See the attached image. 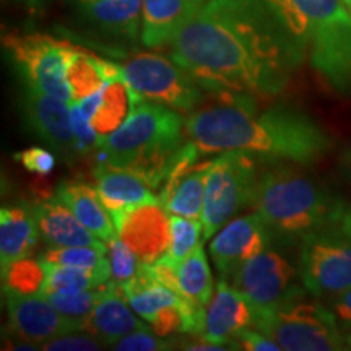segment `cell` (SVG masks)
<instances>
[{
    "label": "cell",
    "instance_id": "obj_1",
    "mask_svg": "<svg viewBox=\"0 0 351 351\" xmlns=\"http://www.w3.org/2000/svg\"><path fill=\"white\" fill-rule=\"evenodd\" d=\"M168 46L202 88L230 96L282 93L307 56L263 0H208Z\"/></svg>",
    "mask_w": 351,
    "mask_h": 351
},
{
    "label": "cell",
    "instance_id": "obj_2",
    "mask_svg": "<svg viewBox=\"0 0 351 351\" xmlns=\"http://www.w3.org/2000/svg\"><path fill=\"white\" fill-rule=\"evenodd\" d=\"M187 137L204 153L245 152L262 161L313 165L332 150L330 135L309 114L285 104L258 112L251 96L236 104L194 112L184 122Z\"/></svg>",
    "mask_w": 351,
    "mask_h": 351
},
{
    "label": "cell",
    "instance_id": "obj_3",
    "mask_svg": "<svg viewBox=\"0 0 351 351\" xmlns=\"http://www.w3.org/2000/svg\"><path fill=\"white\" fill-rule=\"evenodd\" d=\"M261 165L249 207L263 218L276 243L289 245L306 236L340 225L348 205L326 182L295 163Z\"/></svg>",
    "mask_w": 351,
    "mask_h": 351
},
{
    "label": "cell",
    "instance_id": "obj_4",
    "mask_svg": "<svg viewBox=\"0 0 351 351\" xmlns=\"http://www.w3.org/2000/svg\"><path fill=\"white\" fill-rule=\"evenodd\" d=\"M184 122L173 108L140 101L119 129L99 140V161L143 176L160 192L171 161L182 147Z\"/></svg>",
    "mask_w": 351,
    "mask_h": 351
},
{
    "label": "cell",
    "instance_id": "obj_5",
    "mask_svg": "<svg viewBox=\"0 0 351 351\" xmlns=\"http://www.w3.org/2000/svg\"><path fill=\"white\" fill-rule=\"evenodd\" d=\"M309 62L335 93L351 95V12L343 0H295Z\"/></svg>",
    "mask_w": 351,
    "mask_h": 351
},
{
    "label": "cell",
    "instance_id": "obj_6",
    "mask_svg": "<svg viewBox=\"0 0 351 351\" xmlns=\"http://www.w3.org/2000/svg\"><path fill=\"white\" fill-rule=\"evenodd\" d=\"M309 295V293H307ZM302 295L271 309L254 311V327L288 351L345 350V333L332 309Z\"/></svg>",
    "mask_w": 351,
    "mask_h": 351
},
{
    "label": "cell",
    "instance_id": "obj_7",
    "mask_svg": "<svg viewBox=\"0 0 351 351\" xmlns=\"http://www.w3.org/2000/svg\"><path fill=\"white\" fill-rule=\"evenodd\" d=\"M258 168L257 156L238 150L223 152L210 163L202 243L217 234L239 210L249 207Z\"/></svg>",
    "mask_w": 351,
    "mask_h": 351
},
{
    "label": "cell",
    "instance_id": "obj_8",
    "mask_svg": "<svg viewBox=\"0 0 351 351\" xmlns=\"http://www.w3.org/2000/svg\"><path fill=\"white\" fill-rule=\"evenodd\" d=\"M298 265L309 296L335 300L351 288V238L339 225L306 236Z\"/></svg>",
    "mask_w": 351,
    "mask_h": 351
},
{
    "label": "cell",
    "instance_id": "obj_9",
    "mask_svg": "<svg viewBox=\"0 0 351 351\" xmlns=\"http://www.w3.org/2000/svg\"><path fill=\"white\" fill-rule=\"evenodd\" d=\"M3 49L23 78L25 86L72 104L67 83V54L70 43L44 33H5Z\"/></svg>",
    "mask_w": 351,
    "mask_h": 351
},
{
    "label": "cell",
    "instance_id": "obj_10",
    "mask_svg": "<svg viewBox=\"0 0 351 351\" xmlns=\"http://www.w3.org/2000/svg\"><path fill=\"white\" fill-rule=\"evenodd\" d=\"M124 77L134 93L145 101H155L176 109L194 111L202 91L194 78L173 59L153 52H132L121 62Z\"/></svg>",
    "mask_w": 351,
    "mask_h": 351
},
{
    "label": "cell",
    "instance_id": "obj_11",
    "mask_svg": "<svg viewBox=\"0 0 351 351\" xmlns=\"http://www.w3.org/2000/svg\"><path fill=\"white\" fill-rule=\"evenodd\" d=\"M230 280L251 302L254 311L271 309L307 295L301 282L300 265L274 245L249 258Z\"/></svg>",
    "mask_w": 351,
    "mask_h": 351
},
{
    "label": "cell",
    "instance_id": "obj_12",
    "mask_svg": "<svg viewBox=\"0 0 351 351\" xmlns=\"http://www.w3.org/2000/svg\"><path fill=\"white\" fill-rule=\"evenodd\" d=\"M116 234L137 254L140 262L153 263L171 245V213L160 202L134 205L112 212Z\"/></svg>",
    "mask_w": 351,
    "mask_h": 351
},
{
    "label": "cell",
    "instance_id": "obj_13",
    "mask_svg": "<svg viewBox=\"0 0 351 351\" xmlns=\"http://www.w3.org/2000/svg\"><path fill=\"white\" fill-rule=\"evenodd\" d=\"M276 243L270 228L257 212L228 221L210 243V256L219 278H231L249 258Z\"/></svg>",
    "mask_w": 351,
    "mask_h": 351
},
{
    "label": "cell",
    "instance_id": "obj_14",
    "mask_svg": "<svg viewBox=\"0 0 351 351\" xmlns=\"http://www.w3.org/2000/svg\"><path fill=\"white\" fill-rule=\"evenodd\" d=\"M21 112L29 129L57 155L72 161L77 155H82L70 122L69 103L43 93L36 88L25 86L21 95Z\"/></svg>",
    "mask_w": 351,
    "mask_h": 351
},
{
    "label": "cell",
    "instance_id": "obj_15",
    "mask_svg": "<svg viewBox=\"0 0 351 351\" xmlns=\"http://www.w3.org/2000/svg\"><path fill=\"white\" fill-rule=\"evenodd\" d=\"M5 298L10 330L20 340L36 343L39 348L44 341L82 328L60 314L46 296L5 293Z\"/></svg>",
    "mask_w": 351,
    "mask_h": 351
},
{
    "label": "cell",
    "instance_id": "obj_16",
    "mask_svg": "<svg viewBox=\"0 0 351 351\" xmlns=\"http://www.w3.org/2000/svg\"><path fill=\"white\" fill-rule=\"evenodd\" d=\"M254 326V309L251 302L245 300L228 280L219 278L217 291L207 306L205 327L202 339L218 345H228L231 350L236 333Z\"/></svg>",
    "mask_w": 351,
    "mask_h": 351
},
{
    "label": "cell",
    "instance_id": "obj_17",
    "mask_svg": "<svg viewBox=\"0 0 351 351\" xmlns=\"http://www.w3.org/2000/svg\"><path fill=\"white\" fill-rule=\"evenodd\" d=\"M75 5L82 20L108 38L135 41L142 33L143 0H88Z\"/></svg>",
    "mask_w": 351,
    "mask_h": 351
},
{
    "label": "cell",
    "instance_id": "obj_18",
    "mask_svg": "<svg viewBox=\"0 0 351 351\" xmlns=\"http://www.w3.org/2000/svg\"><path fill=\"white\" fill-rule=\"evenodd\" d=\"M129 306L122 289L112 280H109L106 293L96 302L95 309L83 322L82 328L93 333L108 346H112L127 333L147 327L138 319L140 315Z\"/></svg>",
    "mask_w": 351,
    "mask_h": 351
},
{
    "label": "cell",
    "instance_id": "obj_19",
    "mask_svg": "<svg viewBox=\"0 0 351 351\" xmlns=\"http://www.w3.org/2000/svg\"><path fill=\"white\" fill-rule=\"evenodd\" d=\"M34 210H36L41 238L47 244L54 247H69V245L108 247V243L88 230L57 195L39 202L34 205Z\"/></svg>",
    "mask_w": 351,
    "mask_h": 351
},
{
    "label": "cell",
    "instance_id": "obj_20",
    "mask_svg": "<svg viewBox=\"0 0 351 351\" xmlns=\"http://www.w3.org/2000/svg\"><path fill=\"white\" fill-rule=\"evenodd\" d=\"M93 176L96 191L111 213L134 205L160 202V197L153 191L150 182L134 171L98 161Z\"/></svg>",
    "mask_w": 351,
    "mask_h": 351
},
{
    "label": "cell",
    "instance_id": "obj_21",
    "mask_svg": "<svg viewBox=\"0 0 351 351\" xmlns=\"http://www.w3.org/2000/svg\"><path fill=\"white\" fill-rule=\"evenodd\" d=\"M208 0H143L142 39L147 47L168 46L176 33L187 23Z\"/></svg>",
    "mask_w": 351,
    "mask_h": 351
},
{
    "label": "cell",
    "instance_id": "obj_22",
    "mask_svg": "<svg viewBox=\"0 0 351 351\" xmlns=\"http://www.w3.org/2000/svg\"><path fill=\"white\" fill-rule=\"evenodd\" d=\"M39 236L36 210L33 205H3L0 210V263L7 265L33 252Z\"/></svg>",
    "mask_w": 351,
    "mask_h": 351
},
{
    "label": "cell",
    "instance_id": "obj_23",
    "mask_svg": "<svg viewBox=\"0 0 351 351\" xmlns=\"http://www.w3.org/2000/svg\"><path fill=\"white\" fill-rule=\"evenodd\" d=\"M121 75H124L121 64L101 59L70 43L67 54V83L72 104L80 103L88 96L98 93L108 80Z\"/></svg>",
    "mask_w": 351,
    "mask_h": 351
},
{
    "label": "cell",
    "instance_id": "obj_24",
    "mask_svg": "<svg viewBox=\"0 0 351 351\" xmlns=\"http://www.w3.org/2000/svg\"><path fill=\"white\" fill-rule=\"evenodd\" d=\"M56 195L72 210L88 230L104 243L116 236L112 215L103 204L98 191L85 182L65 181L59 184Z\"/></svg>",
    "mask_w": 351,
    "mask_h": 351
},
{
    "label": "cell",
    "instance_id": "obj_25",
    "mask_svg": "<svg viewBox=\"0 0 351 351\" xmlns=\"http://www.w3.org/2000/svg\"><path fill=\"white\" fill-rule=\"evenodd\" d=\"M99 93V106L91 117V125L101 140L119 129L129 119L134 108L143 99L134 93L124 75L108 80Z\"/></svg>",
    "mask_w": 351,
    "mask_h": 351
},
{
    "label": "cell",
    "instance_id": "obj_26",
    "mask_svg": "<svg viewBox=\"0 0 351 351\" xmlns=\"http://www.w3.org/2000/svg\"><path fill=\"white\" fill-rule=\"evenodd\" d=\"M178 289L186 300L208 306L213 298V276L202 244L178 265Z\"/></svg>",
    "mask_w": 351,
    "mask_h": 351
},
{
    "label": "cell",
    "instance_id": "obj_27",
    "mask_svg": "<svg viewBox=\"0 0 351 351\" xmlns=\"http://www.w3.org/2000/svg\"><path fill=\"white\" fill-rule=\"evenodd\" d=\"M44 263H46L47 276L41 295L52 291H83V289H93L111 280V265L109 263L104 267H99V269H75V267L54 265V263L47 262Z\"/></svg>",
    "mask_w": 351,
    "mask_h": 351
},
{
    "label": "cell",
    "instance_id": "obj_28",
    "mask_svg": "<svg viewBox=\"0 0 351 351\" xmlns=\"http://www.w3.org/2000/svg\"><path fill=\"white\" fill-rule=\"evenodd\" d=\"M46 263L41 258L21 257L7 265H2V289L3 293L16 295H41L46 283Z\"/></svg>",
    "mask_w": 351,
    "mask_h": 351
},
{
    "label": "cell",
    "instance_id": "obj_29",
    "mask_svg": "<svg viewBox=\"0 0 351 351\" xmlns=\"http://www.w3.org/2000/svg\"><path fill=\"white\" fill-rule=\"evenodd\" d=\"M106 288L108 283H104L93 289H83V291H52L46 293L43 296H46L60 314L83 327V322L91 314V311L95 309L96 302L106 293Z\"/></svg>",
    "mask_w": 351,
    "mask_h": 351
},
{
    "label": "cell",
    "instance_id": "obj_30",
    "mask_svg": "<svg viewBox=\"0 0 351 351\" xmlns=\"http://www.w3.org/2000/svg\"><path fill=\"white\" fill-rule=\"evenodd\" d=\"M108 247L93 245H69V247H52L41 256L44 262L75 269H99L109 263L106 257Z\"/></svg>",
    "mask_w": 351,
    "mask_h": 351
},
{
    "label": "cell",
    "instance_id": "obj_31",
    "mask_svg": "<svg viewBox=\"0 0 351 351\" xmlns=\"http://www.w3.org/2000/svg\"><path fill=\"white\" fill-rule=\"evenodd\" d=\"M202 232H204L202 219L171 215V245L168 256L176 265H179L200 244Z\"/></svg>",
    "mask_w": 351,
    "mask_h": 351
},
{
    "label": "cell",
    "instance_id": "obj_32",
    "mask_svg": "<svg viewBox=\"0 0 351 351\" xmlns=\"http://www.w3.org/2000/svg\"><path fill=\"white\" fill-rule=\"evenodd\" d=\"M109 265H111V280L121 289L137 275L140 269V258L119 236L108 241Z\"/></svg>",
    "mask_w": 351,
    "mask_h": 351
},
{
    "label": "cell",
    "instance_id": "obj_33",
    "mask_svg": "<svg viewBox=\"0 0 351 351\" xmlns=\"http://www.w3.org/2000/svg\"><path fill=\"white\" fill-rule=\"evenodd\" d=\"M176 341L168 337H161L152 330L150 326L137 328L117 340L111 348L117 351H166L173 350Z\"/></svg>",
    "mask_w": 351,
    "mask_h": 351
},
{
    "label": "cell",
    "instance_id": "obj_34",
    "mask_svg": "<svg viewBox=\"0 0 351 351\" xmlns=\"http://www.w3.org/2000/svg\"><path fill=\"white\" fill-rule=\"evenodd\" d=\"M104 341L85 328L62 333L54 339L44 341L41 350L46 351H96L104 348Z\"/></svg>",
    "mask_w": 351,
    "mask_h": 351
},
{
    "label": "cell",
    "instance_id": "obj_35",
    "mask_svg": "<svg viewBox=\"0 0 351 351\" xmlns=\"http://www.w3.org/2000/svg\"><path fill=\"white\" fill-rule=\"evenodd\" d=\"M15 160L21 163L25 169H28L29 173L39 176H47L56 168V155L47 150V148H26V150L16 153Z\"/></svg>",
    "mask_w": 351,
    "mask_h": 351
},
{
    "label": "cell",
    "instance_id": "obj_36",
    "mask_svg": "<svg viewBox=\"0 0 351 351\" xmlns=\"http://www.w3.org/2000/svg\"><path fill=\"white\" fill-rule=\"evenodd\" d=\"M234 350H247V351H278L282 346L271 340L269 335L262 333L261 330H252V328H243V330L236 333L234 340H232Z\"/></svg>",
    "mask_w": 351,
    "mask_h": 351
},
{
    "label": "cell",
    "instance_id": "obj_37",
    "mask_svg": "<svg viewBox=\"0 0 351 351\" xmlns=\"http://www.w3.org/2000/svg\"><path fill=\"white\" fill-rule=\"evenodd\" d=\"M152 330L161 337H169L174 332H182V314L179 306H168L148 320Z\"/></svg>",
    "mask_w": 351,
    "mask_h": 351
},
{
    "label": "cell",
    "instance_id": "obj_38",
    "mask_svg": "<svg viewBox=\"0 0 351 351\" xmlns=\"http://www.w3.org/2000/svg\"><path fill=\"white\" fill-rule=\"evenodd\" d=\"M330 309L343 333L351 330V288L330 301Z\"/></svg>",
    "mask_w": 351,
    "mask_h": 351
},
{
    "label": "cell",
    "instance_id": "obj_39",
    "mask_svg": "<svg viewBox=\"0 0 351 351\" xmlns=\"http://www.w3.org/2000/svg\"><path fill=\"white\" fill-rule=\"evenodd\" d=\"M184 350H191V351H226L231 350L228 345H218V343H212V341H207L202 339V341H197V343H186V346H182Z\"/></svg>",
    "mask_w": 351,
    "mask_h": 351
},
{
    "label": "cell",
    "instance_id": "obj_40",
    "mask_svg": "<svg viewBox=\"0 0 351 351\" xmlns=\"http://www.w3.org/2000/svg\"><path fill=\"white\" fill-rule=\"evenodd\" d=\"M339 168L341 171V176H343L351 186V147L345 148V150L341 152V155L339 158Z\"/></svg>",
    "mask_w": 351,
    "mask_h": 351
},
{
    "label": "cell",
    "instance_id": "obj_41",
    "mask_svg": "<svg viewBox=\"0 0 351 351\" xmlns=\"http://www.w3.org/2000/svg\"><path fill=\"white\" fill-rule=\"evenodd\" d=\"M339 226L351 238V207H350V205H348V207H346L343 217H341V219H340V225Z\"/></svg>",
    "mask_w": 351,
    "mask_h": 351
},
{
    "label": "cell",
    "instance_id": "obj_42",
    "mask_svg": "<svg viewBox=\"0 0 351 351\" xmlns=\"http://www.w3.org/2000/svg\"><path fill=\"white\" fill-rule=\"evenodd\" d=\"M20 2H23L25 5L28 7L29 10H32V12H36L38 8H41V7H43L44 0H20Z\"/></svg>",
    "mask_w": 351,
    "mask_h": 351
},
{
    "label": "cell",
    "instance_id": "obj_43",
    "mask_svg": "<svg viewBox=\"0 0 351 351\" xmlns=\"http://www.w3.org/2000/svg\"><path fill=\"white\" fill-rule=\"evenodd\" d=\"M345 341H346V348L351 350V330L345 332Z\"/></svg>",
    "mask_w": 351,
    "mask_h": 351
},
{
    "label": "cell",
    "instance_id": "obj_44",
    "mask_svg": "<svg viewBox=\"0 0 351 351\" xmlns=\"http://www.w3.org/2000/svg\"><path fill=\"white\" fill-rule=\"evenodd\" d=\"M343 3L346 7H348V10L351 12V0H343Z\"/></svg>",
    "mask_w": 351,
    "mask_h": 351
}]
</instances>
